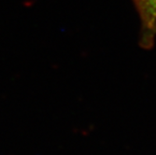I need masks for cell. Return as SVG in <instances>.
<instances>
[{
  "instance_id": "1",
  "label": "cell",
  "mask_w": 156,
  "mask_h": 155,
  "mask_svg": "<svg viewBox=\"0 0 156 155\" xmlns=\"http://www.w3.org/2000/svg\"><path fill=\"white\" fill-rule=\"evenodd\" d=\"M133 1L141 22L140 44L144 49H150L156 37V0Z\"/></svg>"
}]
</instances>
